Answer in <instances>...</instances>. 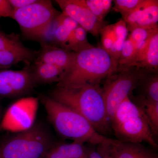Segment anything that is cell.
I'll use <instances>...</instances> for the list:
<instances>
[{
  "label": "cell",
  "mask_w": 158,
  "mask_h": 158,
  "mask_svg": "<svg viewBox=\"0 0 158 158\" xmlns=\"http://www.w3.org/2000/svg\"><path fill=\"white\" fill-rule=\"evenodd\" d=\"M140 74L141 68L121 69L105 79L102 89L110 122L119 105L137 88Z\"/></svg>",
  "instance_id": "8992f818"
},
{
  "label": "cell",
  "mask_w": 158,
  "mask_h": 158,
  "mask_svg": "<svg viewBox=\"0 0 158 158\" xmlns=\"http://www.w3.org/2000/svg\"><path fill=\"white\" fill-rule=\"evenodd\" d=\"M39 98H21L9 107L3 114L0 131L13 133L21 132L35 124L39 106Z\"/></svg>",
  "instance_id": "ba28073f"
},
{
  "label": "cell",
  "mask_w": 158,
  "mask_h": 158,
  "mask_svg": "<svg viewBox=\"0 0 158 158\" xmlns=\"http://www.w3.org/2000/svg\"><path fill=\"white\" fill-rule=\"evenodd\" d=\"M3 114H4V113H3V109L2 106L0 105V123H1V122L2 121Z\"/></svg>",
  "instance_id": "836d02e7"
},
{
  "label": "cell",
  "mask_w": 158,
  "mask_h": 158,
  "mask_svg": "<svg viewBox=\"0 0 158 158\" xmlns=\"http://www.w3.org/2000/svg\"><path fill=\"white\" fill-rule=\"evenodd\" d=\"M55 143L47 127L36 123L30 129L4 140L0 144V158H42Z\"/></svg>",
  "instance_id": "5b68a950"
},
{
  "label": "cell",
  "mask_w": 158,
  "mask_h": 158,
  "mask_svg": "<svg viewBox=\"0 0 158 158\" xmlns=\"http://www.w3.org/2000/svg\"><path fill=\"white\" fill-rule=\"evenodd\" d=\"M49 96L80 113L101 135L107 137L112 132L102 89L100 84L56 87Z\"/></svg>",
  "instance_id": "6da1fadb"
},
{
  "label": "cell",
  "mask_w": 158,
  "mask_h": 158,
  "mask_svg": "<svg viewBox=\"0 0 158 158\" xmlns=\"http://www.w3.org/2000/svg\"><path fill=\"white\" fill-rule=\"evenodd\" d=\"M99 20L105 22V17L107 15L105 11L103 0H79Z\"/></svg>",
  "instance_id": "cb8c5ba5"
},
{
  "label": "cell",
  "mask_w": 158,
  "mask_h": 158,
  "mask_svg": "<svg viewBox=\"0 0 158 158\" xmlns=\"http://www.w3.org/2000/svg\"><path fill=\"white\" fill-rule=\"evenodd\" d=\"M143 0H115L113 9L119 13L122 17L137 8Z\"/></svg>",
  "instance_id": "d4e9b609"
},
{
  "label": "cell",
  "mask_w": 158,
  "mask_h": 158,
  "mask_svg": "<svg viewBox=\"0 0 158 158\" xmlns=\"http://www.w3.org/2000/svg\"><path fill=\"white\" fill-rule=\"evenodd\" d=\"M37 86L30 65L19 70L0 69V100L27 97Z\"/></svg>",
  "instance_id": "9c48e42d"
},
{
  "label": "cell",
  "mask_w": 158,
  "mask_h": 158,
  "mask_svg": "<svg viewBox=\"0 0 158 158\" xmlns=\"http://www.w3.org/2000/svg\"><path fill=\"white\" fill-rule=\"evenodd\" d=\"M87 33L81 27L78 26L69 39L67 49L77 53L94 46L88 41Z\"/></svg>",
  "instance_id": "7402d4cb"
},
{
  "label": "cell",
  "mask_w": 158,
  "mask_h": 158,
  "mask_svg": "<svg viewBox=\"0 0 158 158\" xmlns=\"http://www.w3.org/2000/svg\"><path fill=\"white\" fill-rule=\"evenodd\" d=\"M103 144L97 145L96 150L102 158H115L110 152L107 144Z\"/></svg>",
  "instance_id": "1f68e13d"
},
{
  "label": "cell",
  "mask_w": 158,
  "mask_h": 158,
  "mask_svg": "<svg viewBox=\"0 0 158 158\" xmlns=\"http://www.w3.org/2000/svg\"><path fill=\"white\" fill-rule=\"evenodd\" d=\"M78 25L75 21L62 12L61 21L56 34L57 46L68 50L69 39Z\"/></svg>",
  "instance_id": "d6986e66"
},
{
  "label": "cell",
  "mask_w": 158,
  "mask_h": 158,
  "mask_svg": "<svg viewBox=\"0 0 158 158\" xmlns=\"http://www.w3.org/2000/svg\"><path fill=\"white\" fill-rule=\"evenodd\" d=\"M158 1L157 0H144L140 16L134 27L146 29L158 28ZM130 30L129 31H131Z\"/></svg>",
  "instance_id": "e0dca14e"
},
{
  "label": "cell",
  "mask_w": 158,
  "mask_h": 158,
  "mask_svg": "<svg viewBox=\"0 0 158 158\" xmlns=\"http://www.w3.org/2000/svg\"><path fill=\"white\" fill-rule=\"evenodd\" d=\"M13 9L8 2V0H0V18H12Z\"/></svg>",
  "instance_id": "f546056e"
},
{
  "label": "cell",
  "mask_w": 158,
  "mask_h": 158,
  "mask_svg": "<svg viewBox=\"0 0 158 158\" xmlns=\"http://www.w3.org/2000/svg\"><path fill=\"white\" fill-rule=\"evenodd\" d=\"M131 99L143 110L148 119L154 137L156 139L158 136V102L149 101L141 98L134 96Z\"/></svg>",
  "instance_id": "ac0fdd59"
},
{
  "label": "cell",
  "mask_w": 158,
  "mask_h": 158,
  "mask_svg": "<svg viewBox=\"0 0 158 158\" xmlns=\"http://www.w3.org/2000/svg\"><path fill=\"white\" fill-rule=\"evenodd\" d=\"M30 68L37 86L59 83L65 72L55 65L43 62H34L30 65Z\"/></svg>",
  "instance_id": "2e32d148"
},
{
  "label": "cell",
  "mask_w": 158,
  "mask_h": 158,
  "mask_svg": "<svg viewBox=\"0 0 158 158\" xmlns=\"http://www.w3.org/2000/svg\"><path fill=\"white\" fill-rule=\"evenodd\" d=\"M39 98L50 122L62 138L92 145L106 144L112 139L98 132L80 113L49 96L42 94Z\"/></svg>",
  "instance_id": "7a4b0ae2"
},
{
  "label": "cell",
  "mask_w": 158,
  "mask_h": 158,
  "mask_svg": "<svg viewBox=\"0 0 158 158\" xmlns=\"http://www.w3.org/2000/svg\"><path fill=\"white\" fill-rule=\"evenodd\" d=\"M113 28L116 38L126 40L128 35V31L126 23L123 19L119 20L113 24Z\"/></svg>",
  "instance_id": "f1b7e54d"
},
{
  "label": "cell",
  "mask_w": 158,
  "mask_h": 158,
  "mask_svg": "<svg viewBox=\"0 0 158 158\" xmlns=\"http://www.w3.org/2000/svg\"><path fill=\"white\" fill-rule=\"evenodd\" d=\"M60 13L49 0H37L25 8L13 10L12 19L18 24L23 35L34 40L47 25Z\"/></svg>",
  "instance_id": "52a82bcc"
},
{
  "label": "cell",
  "mask_w": 158,
  "mask_h": 158,
  "mask_svg": "<svg viewBox=\"0 0 158 158\" xmlns=\"http://www.w3.org/2000/svg\"><path fill=\"white\" fill-rule=\"evenodd\" d=\"M88 147L85 143L73 141L55 143L42 158H88Z\"/></svg>",
  "instance_id": "9a60e30c"
},
{
  "label": "cell",
  "mask_w": 158,
  "mask_h": 158,
  "mask_svg": "<svg viewBox=\"0 0 158 158\" xmlns=\"http://www.w3.org/2000/svg\"><path fill=\"white\" fill-rule=\"evenodd\" d=\"M136 89L139 90L138 97L158 102V71L153 69L141 68Z\"/></svg>",
  "instance_id": "5bb4252c"
},
{
  "label": "cell",
  "mask_w": 158,
  "mask_h": 158,
  "mask_svg": "<svg viewBox=\"0 0 158 158\" xmlns=\"http://www.w3.org/2000/svg\"><path fill=\"white\" fill-rule=\"evenodd\" d=\"M88 158H102L101 156L98 152L94 147H88Z\"/></svg>",
  "instance_id": "d6a6232c"
},
{
  "label": "cell",
  "mask_w": 158,
  "mask_h": 158,
  "mask_svg": "<svg viewBox=\"0 0 158 158\" xmlns=\"http://www.w3.org/2000/svg\"><path fill=\"white\" fill-rule=\"evenodd\" d=\"M62 13L75 21L79 26L94 37H98L101 30L106 26V22L98 19L79 0H56Z\"/></svg>",
  "instance_id": "30bf717a"
},
{
  "label": "cell",
  "mask_w": 158,
  "mask_h": 158,
  "mask_svg": "<svg viewBox=\"0 0 158 158\" xmlns=\"http://www.w3.org/2000/svg\"><path fill=\"white\" fill-rule=\"evenodd\" d=\"M115 158H158L157 153L141 143L111 139L107 144Z\"/></svg>",
  "instance_id": "8fae6325"
},
{
  "label": "cell",
  "mask_w": 158,
  "mask_h": 158,
  "mask_svg": "<svg viewBox=\"0 0 158 158\" xmlns=\"http://www.w3.org/2000/svg\"><path fill=\"white\" fill-rule=\"evenodd\" d=\"M38 54V51L26 47L22 42L11 46L0 52V69H8L20 62L31 65Z\"/></svg>",
  "instance_id": "7c38bea8"
},
{
  "label": "cell",
  "mask_w": 158,
  "mask_h": 158,
  "mask_svg": "<svg viewBox=\"0 0 158 158\" xmlns=\"http://www.w3.org/2000/svg\"><path fill=\"white\" fill-rule=\"evenodd\" d=\"M100 35L101 37V46L109 54L113 43L116 40L113 30V24L107 25L105 26L101 30Z\"/></svg>",
  "instance_id": "484cf974"
},
{
  "label": "cell",
  "mask_w": 158,
  "mask_h": 158,
  "mask_svg": "<svg viewBox=\"0 0 158 158\" xmlns=\"http://www.w3.org/2000/svg\"><path fill=\"white\" fill-rule=\"evenodd\" d=\"M110 124L117 140L141 144L145 142L157 149V143L145 113L129 97L117 108Z\"/></svg>",
  "instance_id": "277c9868"
},
{
  "label": "cell",
  "mask_w": 158,
  "mask_h": 158,
  "mask_svg": "<svg viewBox=\"0 0 158 158\" xmlns=\"http://www.w3.org/2000/svg\"><path fill=\"white\" fill-rule=\"evenodd\" d=\"M135 55V44L128 37L123 44L120 57L118 60L117 70L121 69L127 68L134 59Z\"/></svg>",
  "instance_id": "603a6c76"
},
{
  "label": "cell",
  "mask_w": 158,
  "mask_h": 158,
  "mask_svg": "<svg viewBox=\"0 0 158 158\" xmlns=\"http://www.w3.org/2000/svg\"><path fill=\"white\" fill-rule=\"evenodd\" d=\"M62 12L53 19L41 32L34 38V40L39 42L41 46H56V34L57 29L61 21Z\"/></svg>",
  "instance_id": "44dd1931"
},
{
  "label": "cell",
  "mask_w": 158,
  "mask_h": 158,
  "mask_svg": "<svg viewBox=\"0 0 158 158\" xmlns=\"http://www.w3.org/2000/svg\"><path fill=\"white\" fill-rule=\"evenodd\" d=\"M21 42L19 34L14 33L7 34L0 31V52Z\"/></svg>",
  "instance_id": "4316f807"
},
{
  "label": "cell",
  "mask_w": 158,
  "mask_h": 158,
  "mask_svg": "<svg viewBox=\"0 0 158 158\" xmlns=\"http://www.w3.org/2000/svg\"><path fill=\"white\" fill-rule=\"evenodd\" d=\"M139 68L153 69L158 70V29L148 39L144 57Z\"/></svg>",
  "instance_id": "ffe728a7"
},
{
  "label": "cell",
  "mask_w": 158,
  "mask_h": 158,
  "mask_svg": "<svg viewBox=\"0 0 158 158\" xmlns=\"http://www.w3.org/2000/svg\"><path fill=\"white\" fill-rule=\"evenodd\" d=\"M158 27L154 29H146L142 28H135L131 30V34L128 37L134 43L144 41L148 39Z\"/></svg>",
  "instance_id": "83f0119b"
},
{
  "label": "cell",
  "mask_w": 158,
  "mask_h": 158,
  "mask_svg": "<svg viewBox=\"0 0 158 158\" xmlns=\"http://www.w3.org/2000/svg\"><path fill=\"white\" fill-rule=\"evenodd\" d=\"M118 65L101 46H93L76 53L70 68L64 73L57 87H75L100 84L117 72Z\"/></svg>",
  "instance_id": "3957f363"
},
{
  "label": "cell",
  "mask_w": 158,
  "mask_h": 158,
  "mask_svg": "<svg viewBox=\"0 0 158 158\" xmlns=\"http://www.w3.org/2000/svg\"><path fill=\"white\" fill-rule=\"evenodd\" d=\"M37 0H8L13 10L23 9L36 2Z\"/></svg>",
  "instance_id": "4dcf8cb0"
},
{
  "label": "cell",
  "mask_w": 158,
  "mask_h": 158,
  "mask_svg": "<svg viewBox=\"0 0 158 158\" xmlns=\"http://www.w3.org/2000/svg\"><path fill=\"white\" fill-rule=\"evenodd\" d=\"M76 52L56 46H42L34 62L54 65L66 71L74 60Z\"/></svg>",
  "instance_id": "4fadbf2b"
}]
</instances>
